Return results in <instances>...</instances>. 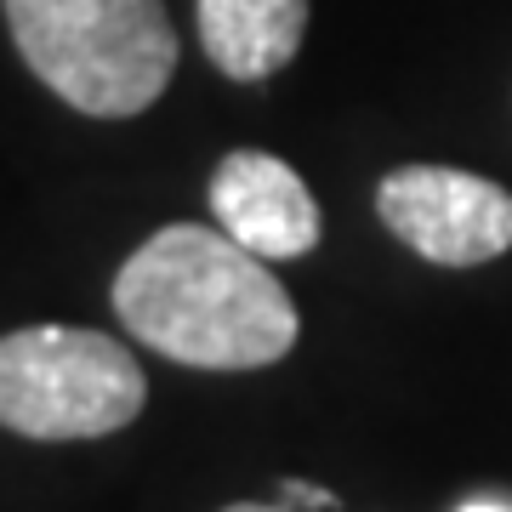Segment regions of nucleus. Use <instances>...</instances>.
<instances>
[{
	"label": "nucleus",
	"mask_w": 512,
	"mask_h": 512,
	"mask_svg": "<svg viewBox=\"0 0 512 512\" xmlns=\"http://www.w3.org/2000/svg\"><path fill=\"white\" fill-rule=\"evenodd\" d=\"M120 325L188 370H262L296 348V302L239 239L165 222L114 274Z\"/></svg>",
	"instance_id": "1"
},
{
	"label": "nucleus",
	"mask_w": 512,
	"mask_h": 512,
	"mask_svg": "<svg viewBox=\"0 0 512 512\" xmlns=\"http://www.w3.org/2000/svg\"><path fill=\"white\" fill-rule=\"evenodd\" d=\"M23 63L46 92L92 120H131L177 74L165 0H0Z\"/></svg>",
	"instance_id": "2"
},
{
	"label": "nucleus",
	"mask_w": 512,
	"mask_h": 512,
	"mask_svg": "<svg viewBox=\"0 0 512 512\" xmlns=\"http://www.w3.org/2000/svg\"><path fill=\"white\" fill-rule=\"evenodd\" d=\"M143 404V365L109 330L23 325L0 336V427L23 439H103L131 427Z\"/></svg>",
	"instance_id": "3"
},
{
	"label": "nucleus",
	"mask_w": 512,
	"mask_h": 512,
	"mask_svg": "<svg viewBox=\"0 0 512 512\" xmlns=\"http://www.w3.org/2000/svg\"><path fill=\"white\" fill-rule=\"evenodd\" d=\"M387 234L439 268H478L512 251V194L456 165H399L376 183Z\"/></svg>",
	"instance_id": "4"
},
{
	"label": "nucleus",
	"mask_w": 512,
	"mask_h": 512,
	"mask_svg": "<svg viewBox=\"0 0 512 512\" xmlns=\"http://www.w3.org/2000/svg\"><path fill=\"white\" fill-rule=\"evenodd\" d=\"M211 217L262 262H296L325 234L308 183L279 154H262V148H234L211 171Z\"/></svg>",
	"instance_id": "5"
},
{
	"label": "nucleus",
	"mask_w": 512,
	"mask_h": 512,
	"mask_svg": "<svg viewBox=\"0 0 512 512\" xmlns=\"http://www.w3.org/2000/svg\"><path fill=\"white\" fill-rule=\"evenodd\" d=\"M200 46L228 80H274L308 35V0H194Z\"/></svg>",
	"instance_id": "6"
},
{
	"label": "nucleus",
	"mask_w": 512,
	"mask_h": 512,
	"mask_svg": "<svg viewBox=\"0 0 512 512\" xmlns=\"http://www.w3.org/2000/svg\"><path fill=\"white\" fill-rule=\"evenodd\" d=\"M279 495H285L291 507H336V495L319 490V484H302V478H285V484H279Z\"/></svg>",
	"instance_id": "7"
},
{
	"label": "nucleus",
	"mask_w": 512,
	"mask_h": 512,
	"mask_svg": "<svg viewBox=\"0 0 512 512\" xmlns=\"http://www.w3.org/2000/svg\"><path fill=\"white\" fill-rule=\"evenodd\" d=\"M222 512H291V507H285V501H279V507H262V501H234V507H222Z\"/></svg>",
	"instance_id": "8"
},
{
	"label": "nucleus",
	"mask_w": 512,
	"mask_h": 512,
	"mask_svg": "<svg viewBox=\"0 0 512 512\" xmlns=\"http://www.w3.org/2000/svg\"><path fill=\"white\" fill-rule=\"evenodd\" d=\"M461 512H512V507H507V501H467Z\"/></svg>",
	"instance_id": "9"
}]
</instances>
